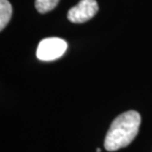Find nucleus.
Masks as SVG:
<instances>
[{"mask_svg":"<svg viewBox=\"0 0 152 152\" xmlns=\"http://www.w3.org/2000/svg\"><path fill=\"white\" fill-rule=\"evenodd\" d=\"M141 118L136 111H127L118 115L112 123L104 140L107 151H117L130 144L137 135Z\"/></svg>","mask_w":152,"mask_h":152,"instance_id":"1","label":"nucleus"},{"mask_svg":"<svg viewBox=\"0 0 152 152\" xmlns=\"http://www.w3.org/2000/svg\"><path fill=\"white\" fill-rule=\"evenodd\" d=\"M67 50V42L60 38H47L39 42L37 57L42 61H51L61 57Z\"/></svg>","mask_w":152,"mask_h":152,"instance_id":"2","label":"nucleus"},{"mask_svg":"<svg viewBox=\"0 0 152 152\" xmlns=\"http://www.w3.org/2000/svg\"><path fill=\"white\" fill-rule=\"evenodd\" d=\"M99 11V5L96 0H80L67 12V19L71 23L81 24L95 16Z\"/></svg>","mask_w":152,"mask_h":152,"instance_id":"3","label":"nucleus"},{"mask_svg":"<svg viewBox=\"0 0 152 152\" xmlns=\"http://www.w3.org/2000/svg\"><path fill=\"white\" fill-rule=\"evenodd\" d=\"M13 9L11 3L8 0H0V30L7 26L9 21L11 20Z\"/></svg>","mask_w":152,"mask_h":152,"instance_id":"4","label":"nucleus"},{"mask_svg":"<svg viewBox=\"0 0 152 152\" xmlns=\"http://www.w3.org/2000/svg\"><path fill=\"white\" fill-rule=\"evenodd\" d=\"M59 3V0H35V7L39 13H48L53 10Z\"/></svg>","mask_w":152,"mask_h":152,"instance_id":"5","label":"nucleus"},{"mask_svg":"<svg viewBox=\"0 0 152 152\" xmlns=\"http://www.w3.org/2000/svg\"><path fill=\"white\" fill-rule=\"evenodd\" d=\"M96 152H101V149H100V148H97V149H96Z\"/></svg>","mask_w":152,"mask_h":152,"instance_id":"6","label":"nucleus"}]
</instances>
